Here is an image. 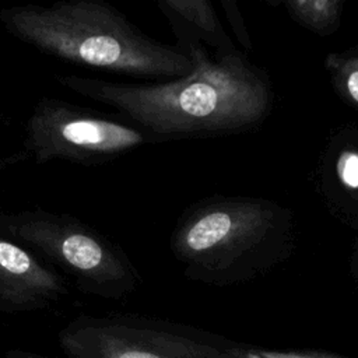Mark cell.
Masks as SVG:
<instances>
[{
	"label": "cell",
	"mask_w": 358,
	"mask_h": 358,
	"mask_svg": "<svg viewBox=\"0 0 358 358\" xmlns=\"http://www.w3.org/2000/svg\"><path fill=\"white\" fill-rule=\"evenodd\" d=\"M168 22L178 48L193 64L187 76L157 84L113 83L78 74H57L56 81L115 108L152 140L238 131L260 123L273 105L266 74L241 52L213 59L183 27Z\"/></svg>",
	"instance_id": "obj_1"
},
{
	"label": "cell",
	"mask_w": 358,
	"mask_h": 358,
	"mask_svg": "<svg viewBox=\"0 0 358 358\" xmlns=\"http://www.w3.org/2000/svg\"><path fill=\"white\" fill-rule=\"evenodd\" d=\"M0 22L20 42L84 69L171 80L193 70L179 48L151 39L103 0L3 7Z\"/></svg>",
	"instance_id": "obj_2"
},
{
	"label": "cell",
	"mask_w": 358,
	"mask_h": 358,
	"mask_svg": "<svg viewBox=\"0 0 358 358\" xmlns=\"http://www.w3.org/2000/svg\"><path fill=\"white\" fill-rule=\"evenodd\" d=\"M169 246L193 281L229 285L253 280L289 257L292 213L267 199L214 196L179 217Z\"/></svg>",
	"instance_id": "obj_3"
},
{
	"label": "cell",
	"mask_w": 358,
	"mask_h": 358,
	"mask_svg": "<svg viewBox=\"0 0 358 358\" xmlns=\"http://www.w3.org/2000/svg\"><path fill=\"white\" fill-rule=\"evenodd\" d=\"M0 235L60 268L88 295L120 299L141 280L117 243L69 213L41 207L0 210Z\"/></svg>",
	"instance_id": "obj_4"
},
{
	"label": "cell",
	"mask_w": 358,
	"mask_h": 358,
	"mask_svg": "<svg viewBox=\"0 0 358 358\" xmlns=\"http://www.w3.org/2000/svg\"><path fill=\"white\" fill-rule=\"evenodd\" d=\"M152 138L129 122L59 98H41L25 122L24 151L36 164L109 162Z\"/></svg>",
	"instance_id": "obj_5"
},
{
	"label": "cell",
	"mask_w": 358,
	"mask_h": 358,
	"mask_svg": "<svg viewBox=\"0 0 358 358\" xmlns=\"http://www.w3.org/2000/svg\"><path fill=\"white\" fill-rule=\"evenodd\" d=\"M57 341L70 358H239L123 315H80L59 331Z\"/></svg>",
	"instance_id": "obj_6"
},
{
	"label": "cell",
	"mask_w": 358,
	"mask_h": 358,
	"mask_svg": "<svg viewBox=\"0 0 358 358\" xmlns=\"http://www.w3.org/2000/svg\"><path fill=\"white\" fill-rule=\"evenodd\" d=\"M66 277L27 248L0 235V312L48 309L69 296Z\"/></svg>",
	"instance_id": "obj_7"
},
{
	"label": "cell",
	"mask_w": 358,
	"mask_h": 358,
	"mask_svg": "<svg viewBox=\"0 0 358 358\" xmlns=\"http://www.w3.org/2000/svg\"><path fill=\"white\" fill-rule=\"evenodd\" d=\"M317 189L329 211L358 231V126L331 134L320 157Z\"/></svg>",
	"instance_id": "obj_8"
},
{
	"label": "cell",
	"mask_w": 358,
	"mask_h": 358,
	"mask_svg": "<svg viewBox=\"0 0 358 358\" xmlns=\"http://www.w3.org/2000/svg\"><path fill=\"white\" fill-rule=\"evenodd\" d=\"M158 8L168 21L178 22L204 46L215 52V59L239 52L225 32L208 0H159Z\"/></svg>",
	"instance_id": "obj_9"
},
{
	"label": "cell",
	"mask_w": 358,
	"mask_h": 358,
	"mask_svg": "<svg viewBox=\"0 0 358 358\" xmlns=\"http://www.w3.org/2000/svg\"><path fill=\"white\" fill-rule=\"evenodd\" d=\"M275 4H282L299 25L317 35H331L340 28L343 0H287Z\"/></svg>",
	"instance_id": "obj_10"
},
{
	"label": "cell",
	"mask_w": 358,
	"mask_h": 358,
	"mask_svg": "<svg viewBox=\"0 0 358 358\" xmlns=\"http://www.w3.org/2000/svg\"><path fill=\"white\" fill-rule=\"evenodd\" d=\"M324 69L334 92L343 102L358 110V46L329 53Z\"/></svg>",
	"instance_id": "obj_11"
},
{
	"label": "cell",
	"mask_w": 358,
	"mask_h": 358,
	"mask_svg": "<svg viewBox=\"0 0 358 358\" xmlns=\"http://www.w3.org/2000/svg\"><path fill=\"white\" fill-rule=\"evenodd\" d=\"M221 6L224 8L225 17L231 25L232 32L235 34L238 42L242 45L243 49L252 50V39L246 29L245 20L242 17V13L238 7V3L234 0H221Z\"/></svg>",
	"instance_id": "obj_12"
},
{
	"label": "cell",
	"mask_w": 358,
	"mask_h": 358,
	"mask_svg": "<svg viewBox=\"0 0 358 358\" xmlns=\"http://www.w3.org/2000/svg\"><path fill=\"white\" fill-rule=\"evenodd\" d=\"M262 358H337L319 352H295V351H256Z\"/></svg>",
	"instance_id": "obj_13"
},
{
	"label": "cell",
	"mask_w": 358,
	"mask_h": 358,
	"mask_svg": "<svg viewBox=\"0 0 358 358\" xmlns=\"http://www.w3.org/2000/svg\"><path fill=\"white\" fill-rule=\"evenodd\" d=\"M28 154L25 151H15L7 155H0V172L6 171L14 165H18L20 162L25 161Z\"/></svg>",
	"instance_id": "obj_14"
},
{
	"label": "cell",
	"mask_w": 358,
	"mask_h": 358,
	"mask_svg": "<svg viewBox=\"0 0 358 358\" xmlns=\"http://www.w3.org/2000/svg\"><path fill=\"white\" fill-rule=\"evenodd\" d=\"M6 358H50L46 355H41L38 352L32 351H24V350H8L6 352Z\"/></svg>",
	"instance_id": "obj_15"
},
{
	"label": "cell",
	"mask_w": 358,
	"mask_h": 358,
	"mask_svg": "<svg viewBox=\"0 0 358 358\" xmlns=\"http://www.w3.org/2000/svg\"><path fill=\"white\" fill-rule=\"evenodd\" d=\"M350 271H351V275L358 281V241H357L355 248H354V252H352V255H351Z\"/></svg>",
	"instance_id": "obj_16"
},
{
	"label": "cell",
	"mask_w": 358,
	"mask_h": 358,
	"mask_svg": "<svg viewBox=\"0 0 358 358\" xmlns=\"http://www.w3.org/2000/svg\"><path fill=\"white\" fill-rule=\"evenodd\" d=\"M239 358H262L256 351H243V352H238Z\"/></svg>",
	"instance_id": "obj_17"
}]
</instances>
